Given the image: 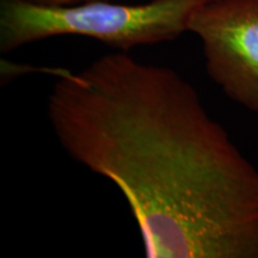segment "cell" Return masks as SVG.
Masks as SVG:
<instances>
[{
    "label": "cell",
    "mask_w": 258,
    "mask_h": 258,
    "mask_svg": "<svg viewBox=\"0 0 258 258\" xmlns=\"http://www.w3.org/2000/svg\"><path fill=\"white\" fill-rule=\"evenodd\" d=\"M31 5L44 6V8H67V6H76L86 4L92 2H120V0H21Z\"/></svg>",
    "instance_id": "obj_4"
},
{
    "label": "cell",
    "mask_w": 258,
    "mask_h": 258,
    "mask_svg": "<svg viewBox=\"0 0 258 258\" xmlns=\"http://www.w3.org/2000/svg\"><path fill=\"white\" fill-rule=\"evenodd\" d=\"M207 73L231 101L258 114V0H215L194 14Z\"/></svg>",
    "instance_id": "obj_3"
},
{
    "label": "cell",
    "mask_w": 258,
    "mask_h": 258,
    "mask_svg": "<svg viewBox=\"0 0 258 258\" xmlns=\"http://www.w3.org/2000/svg\"><path fill=\"white\" fill-rule=\"evenodd\" d=\"M215 0L92 2L44 8L0 0V53L66 35L93 38L118 51L170 42L189 31L194 14Z\"/></svg>",
    "instance_id": "obj_2"
},
{
    "label": "cell",
    "mask_w": 258,
    "mask_h": 258,
    "mask_svg": "<svg viewBox=\"0 0 258 258\" xmlns=\"http://www.w3.org/2000/svg\"><path fill=\"white\" fill-rule=\"evenodd\" d=\"M51 76V131L122 192L146 257L258 258V170L188 80L128 51Z\"/></svg>",
    "instance_id": "obj_1"
}]
</instances>
